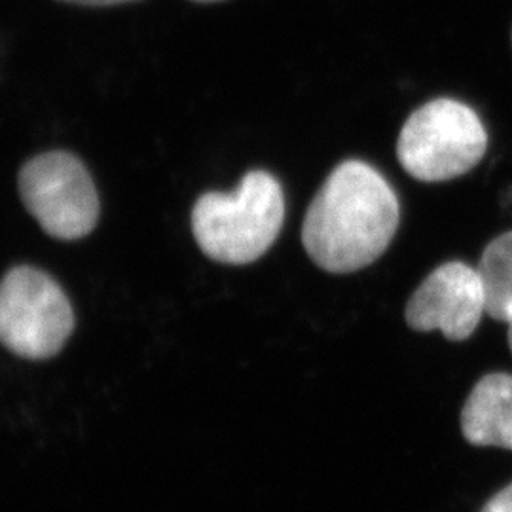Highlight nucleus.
<instances>
[{
    "label": "nucleus",
    "mask_w": 512,
    "mask_h": 512,
    "mask_svg": "<svg viewBox=\"0 0 512 512\" xmlns=\"http://www.w3.org/2000/svg\"><path fill=\"white\" fill-rule=\"evenodd\" d=\"M399 222L395 190L372 165L348 160L315 194L302 224V243L321 270L351 274L384 255Z\"/></svg>",
    "instance_id": "f257e3e1"
},
{
    "label": "nucleus",
    "mask_w": 512,
    "mask_h": 512,
    "mask_svg": "<svg viewBox=\"0 0 512 512\" xmlns=\"http://www.w3.org/2000/svg\"><path fill=\"white\" fill-rule=\"evenodd\" d=\"M285 220V196L268 171L247 173L232 194L207 192L192 209V234L203 255L245 266L266 255Z\"/></svg>",
    "instance_id": "f03ea898"
},
{
    "label": "nucleus",
    "mask_w": 512,
    "mask_h": 512,
    "mask_svg": "<svg viewBox=\"0 0 512 512\" xmlns=\"http://www.w3.org/2000/svg\"><path fill=\"white\" fill-rule=\"evenodd\" d=\"M488 133L478 114L456 99H435L404 122L397 158L421 183L452 181L480 164Z\"/></svg>",
    "instance_id": "7ed1b4c3"
},
{
    "label": "nucleus",
    "mask_w": 512,
    "mask_h": 512,
    "mask_svg": "<svg viewBox=\"0 0 512 512\" xmlns=\"http://www.w3.org/2000/svg\"><path fill=\"white\" fill-rule=\"evenodd\" d=\"M74 330L71 300L52 275L16 266L0 281V344L29 361L52 359Z\"/></svg>",
    "instance_id": "20e7f679"
},
{
    "label": "nucleus",
    "mask_w": 512,
    "mask_h": 512,
    "mask_svg": "<svg viewBox=\"0 0 512 512\" xmlns=\"http://www.w3.org/2000/svg\"><path fill=\"white\" fill-rule=\"evenodd\" d=\"M19 196L50 238L74 241L92 234L99 196L92 175L71 152L55 150L21 167Z\"/></svg>",
    "instance_id": "39448f33"
},
{
    "label": "nucleus",
    "mask_w": 512,
    "mask_h": 512,
    "mask_svg": "<svg viewBox=\"0 0 512 512\" xmlns=\"http://www.w3.org/2000/svg\"><path fill=\"white\" fill-rule=\"evenodd\" d=\"M484 313L486 300L480 275L465 262H446L427 275L404 311L410 329L440 330L452 342L471 338Z\"/></svg>",
    "instance_id": "423d86ee"
},
{
    "label": "nucleus",
    "mask_w": 512,
    "mask_h": 512,
    "mask_svg": "<svg viewBox=\"0 0 512 512\" xmlns=\"http://www.w3.org/2000/svg\"><path fill=\"white\" fill-rule=\"evenodd\" d=\"M463 437L475 446L512 450V376L494 372L478 380L461 412Z\"/></svg>",
    "instance_id": "0eeeda50"
},
{
    "label": "nucleus",
    "mask_w": 512,
    "mask_h": 512,
    "mask_svg": "<svg viewBox=\"0 0 512 512\" xmlns=\"http://www.w3.org/2000/svg\"><path fill=\"white\" fill-rule=\"evenodd\" d=\"M484 289L486 315L499 323H512V232L495 238L476 266Z\"/></svg>",
    "instance_id": "6e6552de"
},
{
    "label": "nucleus",
    "mask_w": 512,
    "mask_h": 512,
    "mask_svg": "<svg viewBox=\"0 0 512 512\" xmlns=\"http://www.w3.org/2000/svg\"><path fill=\"white\" fill-rule=\"evenodd\" d=\"M482 512H512V484L492 497Z\"/></svg>",
    "instance_id": "1a4fd4ad"
},
{
    "label": "nucleus",
    "mask_w": 512,
    "mask_h": 512,
    "mask_svg": "<svg viewBox=\"0 0 512 512\" xmlns=\"http://www.w3.org/2000/svg\"><path fill=\"white\" fill-rule=\"evenodd\" d=\"M76 6H90V8H109V6H120V4H131L139 0H59Z\"/></svg>",
    "instance_id": "9d476101"
},
{
    "label": "nucleus",
    "mask_w": 512,
    "mask_h": 512,
    "mask_svg": "<svg viewBox=\"0 0 512 512\" xmlns=\"http://www.w3.org/2000/svg\"><path fill=\"white\" fill-rule=\"evenodd\" d=\"M192 2H200V4H213V2H222V0H192Z\"/></svg>",
    "instance_id": "9b49d317"
},
{
    "label": "nucleus",
    "mask_w": 512,
    "mask_h": 512,
    "mask_svg": "<svg viewBox=\"0 0 512 512\" xmlns=\"http://www.w3.org/2000/svg\"><path fill=\"white\" fill-rule=\"evenodd\" d=\"M509 348L512 351V323H509Z\"/></svg>",
    "instance_id": "f8f14e48"
}]
</instances>
